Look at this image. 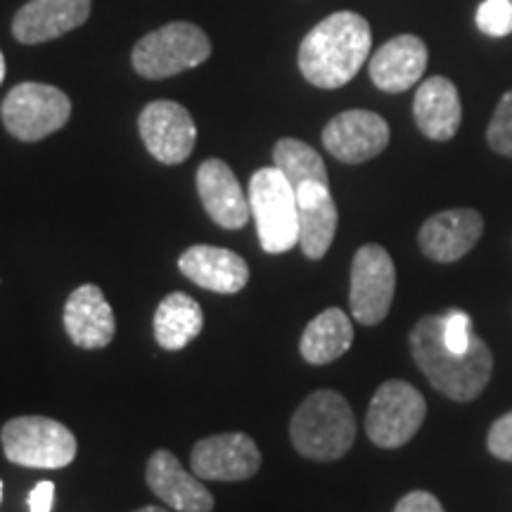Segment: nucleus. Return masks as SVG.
Here are the masks:
<instances>
[{
    "mask_svg": "<svg viewBox=\"0 0 512 512\" xmlns=\"http://www.w3.org/2000/svg\"><path fill=\"white\" fill-rule=\"evenodd\" d=\"M411 351L422 375L437 392L453 401H472L484 392L494 373V356L482 337L470 349L448 347L439 316H425L411 330Z\"/></svg>",
    "mask_w": 512,
    "mask_h": 512,
    "instance_id": "f257e3e1",
    "label": "nucleus"
},
{
    "mask_svg": "<svg viewBox=\"0 0 512 512\" xmlns=\"http://www.w3.org/2000/svg\"><path fill=\"white\" fill-rule=\"evenodd\" d=\"M373 34L358 12H335L316 24L299 46V69L316 88L347 86L368 60Z\"/></svg>",
    "mask_w": 512,
    "mask_h": 512,
    "instance_id": "f03ea898",
    "label": "nucleus"
},
{
    "mask_svg": "<svg viewBox=\"0 0 512 512\" xmlns=\"http://www.w3.org/2000/svg\"><path fill=\"white\" fill-rule=\"evenodd\" d=\"M292 446L309 460L347 456L356 441L354 411L342 394L318 389L306 396L290 422Z\"/></svg>",
    "mask_w": 512,
    "mask_h": 512,
    "instance_id": "7ed1b4c3",
    "label": "nucleus"
},
{
    "mask_svg": "<svg viewBox=\"0 0 512 512\" xmlns=\"http://www.w3.org/2000/svg\"><path fill=\"white\" fill-rule=\"evenodd\" d=\"M252 209L259 242L268 254H285L299 245L297 190L275 166L259 169L249 181Z\"/></svg>",
    "mask_w": 512,
    "mask_h": 512,
    "instance_id": "20e7f679",
    "label": "nucleus"
},
{
    "mask_svg": "<svg viewBox=\"0 0 512 512\" xmlns=\"http://www.w3.org/2000/svg\"><path fill=\"white\" fill-rule=\"evenodd\" d=\"M209 55L211 43L197 24L171 22L140 38L131 60L140 76L159 81L200 67Z\"/></svg>",
    "mask_w": 512,
    "mask_h": 512,
    "instance_id": "39448f33",
    "label": "nucleus"
},
{
    "mask_svg": "<svg viewBox=\"0 0 512 512\" xmlns=\"http://www.w3.org/2000/svg\"><path fill=\"white\" fill-rule=\"evenodd\" d=\"M0 444L10 463L36 470H60L76 458V437L53 418L22 415L0 430Z\"/></svg>",
    "mask_w": 512,
    "mask_h": 512,
    "instance_id": "423d86ee",
    "label": "nucleus"
},
{
    "mask_svg": "<svg viewBox=\"0 0 512 512\" xmlns=\"http://www.w3.org/2000/svg\"><path fill=\"white\" fill-rule=\"evenodd\" d=\"M0 117L12 138L22 143H38L67 126L72 117V100L60 88L48 86V83L24 81L5 95Z\"/></svg>",
    "mask_w": 512,
    "mask_h": 512,
    "instance_id": "0eeeda50",
    "label": "nucleus"
},
{
    "mask_svg": "<svg viewBox=\"0 0 512 512\" xmlns=\"http://www.w3.org/2000/svg\"><path fill=\"white\" fill-rule=\"evenodd\" d=\"M427 403L413 384L387 380L377 389L366 413V432L380 448H401L425 422Z\"/></svg>",
    "mask_w": 512,
    "mask_h": 512,
    "instance_id": "6e6552de",
    "label": "nucleus"
},
{
    "mask_svg": "<svg viewBox=\"0 0 512 512\" xmlns=\"http://www.w3.org/2000/svg\"><path fill=\"white\" fill-rule=\"evenodd\" d=\"M396 268L380 245H363L351 264V313L361 325H377L387 318L394 302Z\"/></svg>",
    "mask_w": 512,
    "mask_h": 512,
    "instance_id": "1a4fd4ad",
    "label": "nucleus"
},
{
    "mask_svg": "<svg viewBox=\"0 0 512 512\" xmlns=\"http://www.w3.org/2000/svg\"><path fill=\"white\" fill-rule=\"evenodd\" d=\"M138 128L150 155L162 164H181L195 150L197 126L190 112L178 102H150L140 112Z\"/></svg>",
    "mask_w": 512,
    "mask_h": 512,
    "instance_id": "9d476101",
    "label": "nucleus"
},
{
    "mask_svg": "<svg viewBox=\"0 0 512 512\" xmlns=\"http://www.w3.org/2000/svg\"><path fill=\"white\" fill-rule=\"evenodd\" d=\"M190 465L200 479L209 482H245L261 467V451L252 437L242 432L214 434L197 441Z\"/></svg>",
    "mask_w": 512,
    "mask_h": 512,
    "instance_id": "9b49d317",
    "label": "nucleus"
},
{
    "mask_svg": "<svg viewBox=\"0 0 512 512\" xmlns=\"http://www.w3.org/2000/svg\"><path fill=\"white\" fill-rule=\"evenodd\" d=\"M323 145L339 162L363 164L380 155L389 145V126L375 112H342L323 128Z\"/></svg>",
    "mask_w": 512,
    "mask_h": 512,
    "instance_id": "f8f14e48",
    "label": "nucleus"
},
{
    "mask_svg": "<svg viewBox=\"0 0 512 512\" xmlns=\"http://www.w3.org/2000/svg\"><path fill=\"white\" fill-rule=\"evenodd\" d=\"M145 479L150 491L159 501H164L171 510L178 512H211L214 496L195 472L183 470L181 460L174 453L159 448L147 460Z\"/></svg>",
    "mask_w": 512,
    "mask_h": 512,
    "instance_id": "ddd939ff",
    "label": "nucleus"
},
{
    "mask_svg": "<svg viewBox=\"0 0 512 512\" xmlns=\"http://www.w3.org/2000/svg\"><path fill=\"white\" fill-rule=\"evenodd\" d=\"M484 219L475 209H448L422 223L418 242L422 254L437 264H453L477 245Z\"/></svg>",
    "mask_w": 512,
    "mask_h": 512,
    "instance_id": "4468645a",
    "label": "nucleus"
},
{
    "mask_svg": "<svg viewBox=\"0 0 512 512\" xmlns=\"http://www.w3.org/2000/svg\"><path fill=\"white\" fill-rule=\"evenodd\" d=\"M91 17V0H29L12 19V34L24 46L55 41Z\"/></svg>",
    "mask_w": 512,
    "mask_h": 512,
    "instance_id": "2eb2a0df",
    "label": "nucleus"
},
{
    "mask_svg": "<svg viewBox=\"0 0 512 512\" xmlns=\"http://www.w3.org/2000/svg\"><path fill=\"white\" fill-rule=\"evenodd\" d=\"M197 192L207 209L209 219L226 230H240L247 226L252 209L249 197L242 192L233 169L221 159H207L197 169Z\"/></svg>",
    "mask_w": 512,
    "mask_h": 512,
    "instance_id": "dca6fc26",
    "label": "nucleus"
},
{
    "mask_svg": "<svg viewBox=\"0 0 512 512\" xmlns=\"http://www.w3.org/2000/svg\"><path fill=\"white\" fill-rule=\"evenodd\" d=\"M64 330L76 347L102 349L114 339L117 320L98 285H81L64 304Z\"/></svg>",
    "mask_w": 512,
    "mask_h": 512,
    "instance_id": "f3484780",
    "label": "nucleus"
},
{
    "mask_svg": "<svg viewBox=\"0 0 512 512\" xmlns=\"http://www.w3.org/2000/svg\"><path fill=\"white\" fill-rule=\"evenodd\" d=\"M178 268L185 278L209 292L235 294L249 283L247 261L240 254L223 247H188L178 259Z\"/></svg>",
    "mask_w": 512,
    "mask_h": 512,
    "instance_id": "a211bd4d",
    "label": "nucleus"
},
{
    "mask_svg": "<svg viewBox=\"0 0 512 512\" xmlns=\"http://www.w3.org/2000/svg\"><path fill=\"white\" fill-rule=\"evenodd\" d=\"M427 46L413 34L396 36L370 57V79L384 93H403L422 79Z\"/></svg>",
    "mask_w": 512,
    "mask_h": 512,
    "instance_id": "6ab92c4d",
    "label": "nucleus"
},
{
    "mask_svg": "<svg viewBox=\"0 0 512 512\" xmlns=\"http://www.w3.org/2000/svg\"><path fill=\"white\" fill-rule=\"evenodd\" d=\"M299 247L309 259L318 261L328 254L337 233V204L332 200L330 183L309 181L297 188Z\"/></svg>",
    "mask_w": 512,
    "mask_h": 512,
    "instance_id": "aec40b11",
    "label": "nucleus"
},
{
    "mask_svg": "<svg viewBox=\"0 0 512 512\" xmlns=\"http://www.w3.org/2000/svg\"><path fill=\"white\" fill-rule=\"evenodd\" d=\"M415 124L430 140H451L458 133L463 107L458 88L444 76H430L420 83L413 100Z\"/></svg>",
    "mask_w": 512,
    "mask_h": 512,
    "instance_id": "412c9836",
    "label": "nucleus"
},
{
    "mask_svg": "<svg viewBox=\"0 0 512 512\" xmlns=\"http://www.w3.org/2000/svg\"><path fill=\"white\" fill-rule=\"evenodd\" d=\"M354 344V325L342 309H325L306 325L299 351L311 366H328Z\"/></svg>",
    "mask_w": 512,
    "mask_h": 512,
    "instance_id": "4be33fe9",
    "label": "nucleus"
},
{
    "mask_svg": "<svg viewBox=\"0 0 512 512\" xmlns=\"http://www.w3.org/2000/svg\"><path fill=\"white\" fill-rule=\"evenodd\" d=\"M204 313L200 304L185 292H174L159 302L155 311V339L166 351H178L200 335Z\"/></svg>",
    "mask_w": 512,
    "mask_h": 512,
    "instance_id": "5701e85b",
    "label": "nucleus"
},
{
    "mask_svg": "<svg viewBox=\"0 0 512 512\" xmlns=\"http://www.w3.org/2000/svg\"><path fill=\"white\" fill-rule=\"evenodd\" d=\"M273 162H275V169L283 171V176L292 183L294 190H297L302 183H309V181L330 183L323 157H320L311 145H306L304 140H297V138L278 140L273 147Z\"/></svg>",
    "mask_w": 512,
    "mask_h": 512,
    "instance_id": "b1692460",
    "label": "nucleus"
},
{
    "mask_svg": "<svg viewBox=\"0 0 512 512\" xmlns=\"http://www.w3.org/2000/svg\"><path fill=\"white\" fill-rule=\"evenodd\" d=\"M486 140L498 155L512 157V91L505 93L498 102L491 124L486 128Z\"/></svg>",
    "mask_w": 512,
    "mask_h": 512,
    "instance_id": "393cba45",
    "label": "nucleus"
},
{
    "mask_svg": "<svg viewBox=\"0 0 512 512\" xmlns=\"http://www.w3.org/2000/svg\"><path fill=\"white\" fill-rule=\"evenodd\" d=\"M477 27L491 38L512 34V0H484L477 8Z\"/></svg>",
    "mask_w": 512,
    "mask_h": 512,
    "instance_id": "a878e982",
    "label": "nucleus"
},
{
    "mask_svg": "<svg viewBox=\"0 0 512 512\" xmlns=\"http://www.w3.org/2000/svg\"><path fill=\"white\" fill-rule=\"evenodd\" d=\"M489 451L501 460H512V411L498 418L489 430Z\"/></svg>",
    "mask_w": 512,
    "mask_h": 512,
    "instance_id": "bb28decb",
    "label": "nucleus"
},
{
    "mask_svg": "<svg viewBox=\"0 0 512 512\" xmlns=\"http://www.w3.org/2000/svg\"><path fill=\"white\" fill-rule=\"evenodd\" d=\"M394 512H444L439 498L427 494V491H411L396 503Z\"/></svg>",
    "mask_w": 512,
    "mask_h": 512,
    "instance_id": "cd10ccee",
    "label": "nucleus"
},
{
    "mask_svg": "<svg viewBox=\"0 0 512 512\" xmlns=\"http://www.w3.org/2000/svg\"><path fill=\"white\" fill-rule=\"evenodd\" d=\"M55 505V484L38 482L29 494V510L31 512H50Z\"/></svg>",
    "mask_w": 512,
    "mask_h": 512,
    "instance_id": "c85d7f7f",
    "label": "nucleus"
},
{
    "mask_svg": "<svg viewBox=\"0 0 512 512\" xmlns=\"http://www.w3.org/2000/svg\"><path fill=\"white\" fill-rule=\"evenodd\" d=\"M136 512H169V510L159 508V505H145V508H140V510H136Z\"/></svg>",
    "mask_w": 512,
    "mask_h": 512,
    "instance_id": "c756f323",
    "label": "nucleus"
},
{
    "mask_svg": "<svg viewBox=\"0 0 512 512\" xmlns=\"http://www.w3.org/2000/svg\"><path fill=\"white\" fill-rule=\"evenodd\" d=\"M3 79H5V57L0 53V83H3Z\"/></svg>",
    "mask_w": 512,
    "mask_h": 512,
    "instance_id": "7c9ffc66",
    "label": "nucleus"
},
{
    "mask_svg": "<svg viewBox=\"0 0 512 512\" xmlns=\"http://www.w3.org/2000/svg\"><path fill=\"white\" fill-rule=\"evenodd\" d=\"M0 501H3V482H0Z\"/></svg>",
    "mask_w": 512,
    "mask_h": 512,
    "instance_id": "2f4dec72",
    "label": "nucleus"
}]
</instances>
